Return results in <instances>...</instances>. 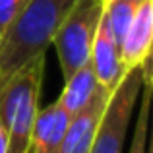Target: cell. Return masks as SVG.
<instances>
[{
	"label": "cell",
	"instance_id": "obj_11",
	"mask_svg": "<svg viewBox=\"0 0 153 153\" xmlns=\"http://www.w3.org/2000/svg\"><path fill=\"white\" fill-rule=\"evenodd\" d=\"M143 2L146 0H103V14L118 43Z\"/></svg>",
	"mask_w": 153,
	"mask_h": 153
},
{
	"label": "cell",
	"instance_id": "obj_6",
	"mask_svg": "<svg viewBox=\"0 0 153 153\" xmlns=\"http://www.w3.org/2000/svg\"><path fill=\"white\" fill-rule=\"evenodd\" d=\"M108 95L111 93L99 85L97 93L91 97V101L78 112L70 114L62 146H60V153H89Z\"/></svg>",
	"mask_w": 153,
	"mask_h": 153
},
{
	"label": "cell",
	"instance_id": "obj_3",
	"mask_svg": "<svg viewBox=\"0 0 153 153\" xmlns=\"http://www.w3.org/2000/svg\"><path fill=\"white\" fill-rule=\"evenodd\" d=\"M101 12L103 0H78V4L58 27L51 47L56 51L64 79L89 62Z\"/></svg>",
	"mask_w": 153,
	"mask_h": 153
},
{
	"label": "cell",
	"instance_id": "obj_7",
	"mask_svg": "<svg viewBox=\"0 0 153 153\" xmlns=\"http://www.w3.org/2000/svg\"><path fill=\"white\" fill-rule=\"evenodd\" d=\"M89 62L93 66V72H95V78H97L99 85L105 91H108V93L120 83L124 74L130 72L122 66L118 41H116V37L112 33V29H111L103 12H101V19H99L97 33H95L93 47H91Z\"/></svg>",
	"mask_w": 153,
	"mask_h": 153
},
{
	"label": "cell",
	"instance_id": "obj_5",
	"mask_svg": "<svg viewBox=\"0 0 153 153\" xmlns=\"http://www.w3.org/2000/svg\"><path fill=\"white\" fill-rule=\"evenodd\" d=\"M153 45V0H146L128 23L118 43L120 60L126 70H142L151 64Z\"/></svg>",
	"mask_w": 153,
	"mask_h": 153
},
{
	"label": "cell",
	"instance_id": "obj_8",
	"mask_svg": "<svg viewBox=\"0 0 153 153\" xmlns=\"http://www.w3.org/2000/svg\"><path fill=\"white\" fill-rule=\"evenodd\" d=\"M68 118L70 114L60 107L58 101L47 107H39L33 124V134H31L29 153H60Z\"/></svg>",
	"mask_w": 153,
	"mask_h": 153
},
{
	"label": "cell",
	"instance_id": "obj_10",
	"mask_svg": "<svg viewBox=\"0 0 153 153\" xmlns=\"http://www.w3.org/2000/svg\"><path fill=\"white\" fill-rule=\"evenodd\" d=\"M143 83L140 91V111L136 128L132 134V143L128 153H147V134H149V108H151V64L142 68Z\"/></svg>",
	"mask_w": 153,
	"mask_h": 153
},
{
	"label": "cell",
	"instance_id": "obj_13",
	"mask_svg": "<svg viewBox=\"0 0 153 153\" xmlns=\"http://www.w3.org/2000/svg\"><path fill=\"white\" fill-rule=\"evenodd\" d=\"M0 153H6V130L2 126V120H0Z\"/></svg>",
	"mask_w": 153,
	"mask_h": 153
},
{
	"label": "cell",
	"instance_id": "obj_2",
	"mask_svg": "<svg viewBox=\"0 0 153 153\" xmlns=\"http://www.w3.org/2000/svg\"><path fill=\"white\" fill-rule=\"evenodd\" d=\"M47 54L19 68L0 87V120L6 130V153H29L33 124L41 107Z\"/></svg>",
	"mask_w": 153,
	"mask_h": 153
},
{
	"label": "cell",
	"instance_id": "obj_14",
	"mask_svg": "<svg viewBox=\"0 0 153 153\" xmlns=\"http://www.w3.org/2000/svg\"><path fill=\"white\" fill-rule=\"evenodd\" d=\"M0 41H2V35H0ZM2 83H4V79H2V76H0V87H2Z\"/></svg>",
	"mask_w": 153,
	"mask_h": 153
},
{
	"label": "cell",
	"instance_id": "obj_12",
	"mask_svg": "<svg viewBox=\"0 0 153 153\" xmlns=\"http://www.w3.org/2000/svg\"><path fill=\"white\" fill-rule=\"evenodd\" d=\"M27 0H0V35L10 27V23L18 18Z\"/></svg>",
	"mask_w": 153,
	"mask_h": 153
},
{
	"label": "cell",
	"instance_id": "obj_4",
	"mask_svg": "<svg viewBox=\"0 0 153 153\" xmlns=\"http://www.w3.org/2000/svg\"><path fill=\"white\" fill-rule=\"evenodd\" d=\"M142 70H130L111 91L89 153H122L126 134L142 91Z\"/></svg>",
	"mask_w": 153,
	"mask_h": 153
},
{
	"label": "cell",
	"instance_id": "obj_9",
	"mask_svg": "<svg viewBox=\"0 0 153 153\" xmlns=\"http://www.w3.org/2000/svg\"><path fill=\"white\" fill-rule=\"evenodd\" d=\"M97 89H99V82L95 78L91 62H87L82 68H78L70 78L64 79V89L60 91L56 101L60 103V107L68 114H74L91 101V97L97 93Z\"/></svg>",
	"mask_w": 153,
	"mask_h": 153
},
{
	"label": "cell",
	"instance_id": "obj_1",
	"mask_svg": "<svg viewBox=\"0 0 153 153\" xmlns=\"http://www.w3.org/2000/svg\"><path fill=\"white\" fill-rule=\"evenodd\" d=\"M78 0H27L0 41V76L6 82L19 68L47 54L58 27Z\"/></svg>",
	"mask_w": 153,
	"mask_h": 153
}]
</instances>
